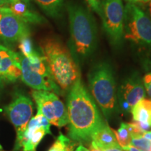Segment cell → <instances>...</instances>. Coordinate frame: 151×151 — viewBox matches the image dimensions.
Segmentation results:
<instances>
[{"instance_id":"cell-1","label":"cell","mask_w":151,"mask_h":151,"mask_svg":"<svg viewBox=\"0 0 151 151\" xmlns=\"http://www.w3.org/2000/svg\"><path fill=\"white\" fill-rule=\"evenodd\" d=\"M69 90L67 101L68 135L74 142H91L93 136L106 123L81 78Z\"/></svg>"},{"instance_id":"cell-2","label":"cell","mask_w":151,"mask_h":151,"mask_svg":"<svg viewBox=\"0 0 151 151\" xmlns=\"http://www.w3.org/2000/svg\"><path fill=\"white\" fill-rule=\"evenodd\" d=\"M40 47L56 83L63 90L70 89L80 78L78 67L70 50L59 40L53 38L43 39Z\"/></svg>"},{"instance_id":"cell-3","label":"cell","mask_w":151,"mask_h":151,"mask_svg":"<svg viewBox=\"0 0 151 151\" xmlns=\"http://www.w3.org/2000/svg\"><path fill=\"white\" fill-rule=\"evenodd\" d=\"M69 20L71 50L80 57L92 54L97 45L95 20L88 9L81 5L70 4L67 6Z\"/></svg>"},{"instance_id":"cell-4","label":"cell","mask_w":151,"mask_h":151,"mask_svg":"<svg viewBox=\"0 0 151 151\" xmlns=\"http://www.w3.org/2000/svg\"><path fill=\"white\" fill-rule=\"evenodd\" d=\"M88 83L92 96L108 118L116 101V82L110 66L105 62L94 66L88 75Z\"/></svg>"},{"instance_id":"cell-5","label":"cell","mask_w":151,"mask_h":151,"mask_svg":"<svg viewBox=\"0 0 151 151\" xmlns=\"http://www.w3.org/2000/svg\"><path fill=\"white\" fill-rule=\"evenodd\" d=\"M123 38L151 48V20L136 4L124 7Z\"/></svg>"},{"instance_id":"cell-6","label":"cell","mask_w":151,"mask_h":151,"mask_svg":"<svg viewBox=\"0 0 151 151\" xmlns=\"http://www.w3.org/2000/svg\"><path fill=\"white\" fill-rule=\"evenodd\" d=\"M31 94L37 104V112L46 117L50 124L58 127L67 125L69 122L67 110L55 93L34 90Z\"/></svg>"},{"instance_id":"cell-7","label":"cell","mask_w":151,"mask_h":151,"mask_svg":"<svg viewBox=\"0 0 151 151\" xmlns=\"http://www.w3.org/2000/svg\"><path fill=\"white\" fill-rule=\"evenodd\" d=\"M124 7L122 0H102L101 13L103 27L110 40L118 45L123 39Z\"/></svg>"},{"instance_id":"cell-8","label":"cell","mask_w":151,"mask_h":151,"mask_svg":"<svg viewBox=\"0 0 151 151\" xmlns=\"http://www.w3.org/2000/svg\"><path fill=\"white\" fill-rule=\"evenodd\" d=\"M5 112L16 132L15 150L20 148L22 137L27 129L30 119L32 118L33 103L27 96L17 94L13 101L5 107Z\"/></svg>"},{"instance_id":"cell-9","label":"cell","mask_w":151,"mask_h":151,"mask_svg":"<svg viewBox=\"0 0 151 151\" xmlns=\"http://www.w3.org/2000/svg\"><path fill=\"white\" fill-rule=\"evenodd\" d=\"M29 35L28 24L15 16L8 6L4 7L0 20V43L9 46Z\"/></svg>"},{"instance_id":"cell-10","label":"cell","mask_w":151,"mask_h":151,"mask_svg":"<svg viewBox=\"0 0 151 151\" xmlns=\"http://www.w3.org/2000/svg\"><path fill=\"white\" fill-rule=\"evenodd\" d=\"M20 65H21L22 81L30 88L35 90H44L60 93V88L52 78L43 76L30 65L29 60L20 53Z\"/></svg>"},{"instance_id":"cell-11","label":"cell","mask_w":151,"mask_h":151,"mask_svg":"<svg viewBox=\"0 0 151 151\" xmlns=\"http://www.w3.org/2000/svg\"><path fill=\"white\" fill-rule=\"evenodd\" d=\"M21 76L20 53L0 44V80L12 83Z\"/></svg>"},{"instance_id":"cell-12","label":"cell","mask_w":151,"mask_h":151,"mask_svg":"<svg viewBox=\"0 0 151 151\" xmlns=\"http://www.w3.org/2000/svg\"><path fill=\"white\" fill-rule=\"evenodd\" d=\"M145 94V88L139 76L135 75L127 79L121 86L119 94L122 110L131 112L133 107L144 99Z\"/></svg>"},{"instance_id":"cell-13","label":"cell","mask_w":151,"mask_h":151,"mask_svg":"<svg viewBox=\"0 0 151 151\" xmlns=\"http://www.w3.org/2000/svg\"><path fill=\"white\" fill-rule=\"evenodd\" d=\"M8 7L15 16L25 23L41 24L46 22V19L34 10L29 4L17 1L9 4Z\"/></svg>"},{"instance_id":"cell-14","label":"cell","mask_w":151,"mask_h":151,"mask_svg":"<svg viewBox=\"0 0 151 151\" xmlns=\"http://www.w3.org/2000/svg\"><path fill=\"white\" fill-rule=\"evenodd\" d=\"M46 134V130L43 127L27 124L20 143V148L23 151H36L37 146Z\"/></svg>"},{"instance_id":"cell-15","label":"cell","mask_w":151,"mask_h":151,"mask_svg":"<svg viewBox=\"0 0 151 151\" xmlns=\"http://www.w3.org/2000/svg\"><path fill=\"white\" fill-rule=\"evenodd\" d=\"M92 141L95 143L101 150L111 147H120L117 142L116 136L112 129H111L107 124L93 136Z\"/></svg>"},{"instance_id":"cell-16","label":"cell","mask_w":151,"mask_h":151,"mask_svg":"<svg viewBox=\"0 0 151 151\" xmlns=\"http://www.w3.org/2000/svg\"><path fill=\"white\" fill-rule=\"evenodd\" d=\"M134 121L151 124V100L143 99L132 109Z\"/></svg>"},{"instance_id":"cell-17","label":"cell","mask_w":151,"mask_h":151,"mask_svg":"<svg viewBox=\"0 0 151 151\" xmlns=\"http://www.w3.org/2000/svg\"><path fill=\"white\" fill-rule=\"evenodd\" d=\"M45 14L52 18L61 14L65 0H35Z\"/></svg>"},{"instance_id":"cell-18","label":"cell","mask_w":151,"mask_h":151,"mask_svg":"<svg viewBox=\"0 0 151 151\" xmlns=\"http://www.w3.org/2000/svg\"><path fill=\"white\" fill-rule=\"evenodd\" d=\"M76 143L60 133L48 151H74Z\"/></svg>"},{"instance_id":"cell-19","label":"cell","mask_w":151,"mask_h":151,"mask_svg":"<svg viewBox=\"0 0 151 151\" xmlns=\"http://www.w3.org/2000/svg\"><path fill=\"white\" fill-rule=\"evenodd\" d=\"M115 136H116L117 142L121 148L129 146L131 143L132 137L129 130L127 129V123H121L118 129H112Z\"/></svg>"},{"instance_id":"cell-20","label":"cell","mask_w":151,"mask_h":151,"mask_svg":"<svg viewBox=\"0 0 151 151\" xmlns=\"http://www.w3.org/2000/svg\"><path fill=\"white\" fill-rule=\"evenodd\" d=\"M18 48L21 52V54L26 58H29L37 52V50L34 48L32 41L30 39L29 37L22 39L19 42Z\"/></svg>"},{"instance_id":"cell-21","label":"cell","mask_w":151,"mask_h":151,"mask_svg":"<svg viewBox=\"0 0 151 151\" xmlns=\"http://www.w3.org/2000/svg\"><path fill=\"white\" fill-rule=\"evenodd\" d=\"M130 145L134 146L140 151H151V141L143 137H132Z\"/></svg>"},{"instance_id":"cell-22","label":"cell","mask_w":151,"mask_h":151,"mask_svg":"<svg viewBox=\"0 0 151 151\" xmlns=\"http://www.w3.org/2000/svg\"><path fill=\"white\" fill-rule=\"evenodd\" d=\"M86 1L92 10L100 15V13H101V1L100 0H86Z\"/></svg>"},{"instance_id":"cell-23","label":"cell","mask_w":151,"mask_h":151,"mask_svg":"<svg viewBox=\"0 0 151 151\" xmlns=\"http://www.w3.org/2000/svg\"><path fill=\"white\" fill-rule=\"evenodd\" d=\"M143 84L147 93L151 97V72L147 73L143 77Z\"/></svg>"},{"instance_id":"cell-24","label":"cell","mask_w":151,"mask_h":151,"mask_svg":"<svg viewBox=\"0 0 151 151\" xmlns=\"http://www.w3.org/2000/svg\"><path fill=\"white\" fill-rule=\"evenodd\" d=\"M88 150H89V151H103L101 148H99L93 141L91 142V145H90V148L88 149Z\"/></svg>"},{"instance_id":"cell-25","label":"cell","mask_w":151,"mask_h":151,"mask_svg":"<svg viewBox=\"0 0 151 151\" xmlns=\"http://www.w3.org/2000/svg\"><path fill=\"white\" fill-rule=\"evenodd\" d=\"M122 149V150L124 151H140L139 149L135 148L134 146H132V145H129V146L124 147V148H121Z\"/></svg>"},{"instance_id":"cell-26","label":"cell","mask_w":151,"mask_h":151,"mask_svg":"<svg viewBox=\"0 0 151 151\" xmlns=\"http://www.w3.org/2000/svg\"><path fill=\"white\" fill-rule=\"evenodd\" d=\"M103 151H123L121 147H111V148H104L102 150Z\"/></svg>"},{"instance_id":"cell-27","label":"cell","mask_w":151,"mask_h":151,"mask_svg":"<svg viewBox=\"0 0 151 151\" xmlns=\"http://www.w3.org/2000/svg\"><path fill=\"white\" fill-rule=\"evenodd\" d=\"M127 2H130V3H147V2H150L151 0H126Z\"/></svg>"},{"instance_id":"cell-28","label":"cell","mask_w":151,"mask_h":151,"mask_svg":"<svg viewBox=\"0 0 151 151\" xmlns=\"http://www.w3.org/2000/svg\"><path fill=\"white\" fill-rule=\"evenodd\" d=\"M142 137L149 141H151V131L144 132L142 134Z\"/></svg>"},{"instance_id":"cell-29","label":"cell","mask_w":151,"mask_h":151,"mask_svg":"<svg viewBox=\"0 0 151 151\" xmlns=\"http://www.w3.org/2000/svg\"><path fill=\"white\" fill-rule=\"evenodd\" d=\"M6 1H7V2H8L9 4H10L15 2V1H24V2H25V3L30 4L32 0H6Z\"/></svg>"},{"instance_id":"cell-30","label":"cell","mask_w":151,"mask_h":151,"mask_svg":"<svg viewBox=\"0 0 151 151\" xmlns=\"http://www.w3.org/2000/svg\"><path fill=\"white\" fill-rule=\"evenodd\" d=\"M9 4L6 0H0V7L1 6H8Z\"/></svg>"},{"instance_id":"cell-31","label":"cell","mask_w":151,"mask_h":151,"mask_svg":"<svg viewBox=\"0 0 151 151\" xmlns=\"http://www.w3.org/2000/svg\"><path fill=\"white\" fill-rule=\"evenodd\" d=\"M4 6H1V7H0V20H1V16H2V13H3V10H4Z\"/></svg>"},{"instance_id":"cell-32","label":"cell","mask_w":151,"mask_h":151,"mask_svg":"<svg viewBox=\"0 0 151 151\" xmlns=\"http://www.w3.org/2000/svg\"><path fill=\"white\" fill-rule=\"evenodd\" d=\"M3 88V81L0 80V92H1V90H2Z\"/></svg>"},{"instance_id":"cell-33","label":"cell","mask_w":151,"mask_h":151,"mask_svg":"<svg viewBox=\"0 0 151 151\" xmlns=\"http://www.w3.org/2000/svg\"><path fill=\"white\" fill-rule=\"evenodd\" d=\"M149 9H150V14L151 16V1H150V5H149Z\"/></svg>"},{"instance_id":"cell-34","label":"cell","mask_w":151,"mask_h":151,"mask_svg":"<svg viewBox=\"0 0 151 151\" xmlns=\"http://www.w3.org/2000/svg\"><path fill=\"white\" fill-rule=\"evenodd\" d=\"M3 148V147L1 146V143H0V149H2Z\"/></svg>"},{"instance_id":"cell-35","label":"cell","mask_w":151,"mask_h":151,"mask_svg":"<svg viewBox=\"0 0 151 151\" xmlns=\"http://www.w3.org/2000/svg\"><path fill=\"white\" fill-rule=\"evenodd\" d=\"M0 151H4V150H3L2 149H0Z\"/></svg>"}]
</instances>
